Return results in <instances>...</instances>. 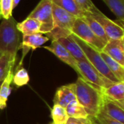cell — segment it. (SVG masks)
I'll use <instances>...</instances> for the list:
<instances>
[{
	"label": "cell",
	"instance_id": "603a6c76",
	"mask_svg": "<svg viewBox=\"0 0 124 124\" xmlns=\"http://www.w3.org/2000/svg\"><path fill=\"white\" fill-rule=\"evenodd\" d=\"M65 110L69 118H86L89 116L85 108L76 100L70 102L65 108Z\"/></svg>",
	"mask_w": 124,
	"mask_h": 124
},
{
	"label": "cell",
	"instance_id": "3957f363",
	"mask_svg": "<svg viewBox=\"0 0 124 124\" xmlns=\"http://www.w3.org/2000/svg\"><path fill=\"white\" fill-rule=\"evenodd\" d=\"M53 28L46 33V37L52 41H57L72 34V28L77 17L54 4H52Z\"/></svg>",
	"mask_w": 124,
	"mask_h": 124
},
{
	"label": "cell",
	"instance_id": "7c38bea8",
	"mask_svg": "<svg viewBox=\"0 0 124 124\" xmlns=\"http://www.w3.org/2000/svg\"><path fill=\"white\" fill-rule=\"evenodd\" d=\"M76 100V85L75 84H69L62 86L57 89L53 102L54 105H59L66 108L70 102Z\"/></svg>",
	"mask_w": 124,
	"mask_h": 124
},
{
	"label": "cell",
	"instance_id": "f1b7e54d",
	"mask_svg": "<svg viewBox=\"0 0 124 124\" xmlns=\"http://www.w3.org/2000/svg\"><path fill=\"white\" fill-rule=\"evenodd\" d=\"M65 124H92V121L90 116L86 118H69Z\"/></svg>",
	"mask_w": 124,
	"mask_h": 124
},
{
	"label": "cell",
	"instance_id": "ffe728a7",
	"mask_svg": "<svg viewBox=\"0 0 124 124\" xmlns=\"http://www.w3.org/2000/svg\"><path fill=\"white\" fill-rule=\"evenodd\" d=\"M103 1L117 17V20L114 21L124 28V0H103Z\"/></svg>",
	"mask_w": 124,
	"mask_h": 124
},
{
	"label": "cell",
	"instance_id": "83f0119b",
	"mask_svg": "<svg viewBox=\"0 0 124 124\" xmlns=\"http://www.w3.org/2000/svg\"><path fill=\"white\" fill-rule=\"evenodd\" d=\"M91 118L93 124H124L116 120L108 118L101 114H98L95 117H91Z\"/></svg>",
	"mask_w": 124,
	"mask_h": 124
},
{
	"label": "cell",
	"instance_id": "cb8c5ba5",
	"mask_svg": "<svg viewBox=\"0 0 124 124\" xmlns=\"http://www.w3.org/2000/svg\"><path fill=\"white\" fill-rule=\"evenodd\" d=\"M16 58L8 54H2L0 57V83L6 78L9 72L14 69Z\"/></svg>",
	"mask_w": 124,
	"mask_h": 124
},
{
	"label": "cell",
	"instance_id": "8992f818",
	"mask_svg": "<svg viewBox=\"0 0 124 124\" xmlns=\"http://www.w3.org/2000/svg\"><path fill=\"white\" fill-rule=\"evenodd\" d=\"M77 73H78L79 77L100 89H106L114 84V82L102 75L89 62H77Z\"/></svg>",
	"mask_w": 124,
	"mask_h": 124
},
{
	"label": "cell",
	"instance_id": "4316f807",
	"mask_svg": "<svg viewBox=\"0 0 124 124\" xmlns=\"http://www.w3.org/2000/svg\"><path fill=\"white\" fill-rule=\"evenodd\" d=\"M84 12H88L91 14L95 12L98 9L91 0H73Z\"/></svg>",
	"mask_w": 124,
	"mask_h": 124
},
{
	"label": "cell",
	"instance_id": "5bb4252c",
	"mask_svg": "<svg viewBox=\"0 0 124 124\" xmlns=\"http://www.w3.org/2000/svg\"><path fill=\"white\" fill-rule=\"evenodd\" d=\"M73 57V58L77 61H84L89 62L86 57L85 56L83 50L80 47V46L76 43V41L73 39L72 36H69L66 38H61L57 40Z\"/></svg>",
	"mask_w": 124,
	"mask_h": 124
},
{
	"label": "cell",
	"instance_id": "836d02e7",
	"mask_svg": "<svg viewBox=\"0 0 124 124\" xmlns=\"http://www.w3.org/2000/svg\"><path fill=\"white\" fill-rule=\"evenodd\" d=\"M92 124H93V123H92Z\"/></svg>",
	"mask_w": 124,
	"mask_h": 124
},
{
	"label": "cell",
	"instance_id": "8fae6325",
	"mask_svg": "<svg viewBox=\"0 0 124 124\" xmlns=\"http://www.w3.org/2000/svg\"><path fill=\"white\" fill-rule=\"evenodd\" d=\"M49 40L48 37L43 36V34L40 33L31 35H23V40L20 44V49L23 50V55L20 62H23L25 56L31 49L35 50L37 48L41 47Z\"/></svg>",
	"mask_w": 124,
	"mask_h": 124
},
{
	"label": "cell",
	"instance_id": "44dd1931",
	"mask_svg": "<svg viewBox=\"0 0 124 124\" xmlns=\"http://www.w3.org/2000/svg\"><path fill=\"white\" fill-rule=\"evenodd\" d=\"M82 19L85 21V23L89 25L90 29L97 36H98L100 39H101L106 43L109 41L102 25L89 14V12H85L84 16L82 17Z\"/></svg>",
	"mask_w": 124,
	"mask_h": 124
},
{
	"label": "cell",
	"instance_id": "4fadbf2b",
	"mask_svg": "<svg viewBox=\"0 0 124 124\" xmlns=\"http://www.w3.org/2000/svg\"><path fill=\"white\" fill-rule=\"evenodd\" d=\"M101 52L107 54L119 64L124 66V39L109 40Z\"/></svg>",
	"mask_w": 124,
	"mask_h": 124
},
{
	"label": "cell",
	"instance_id": "52a82bcc",
	"mask_svg": "<svg viewBox=\"0 0 124 124\" xmlns=\"http://www.w3.org/2000/svg\"><path fill=\"white\" fill-rule=\"evenodd\" d=\"M72 34L75 35L85 43L101 52L106 42L97 36L82 18H76L72 28Z\"/></svg>",
	"mask_w": 124,
	"mask_h": 124
},
{
	"label": "cell",
	"instance_id": "d6986e66",
	"mask_svg": "<svg viewBox=\"0 0 124 124\" xmlns=\"http://www.w3.org/2000/svg\"><path fill=\"white\" fill-rule=\"evenodd\" d=\"M52 3L74 15L77 18H82L84 16V11L73 0H52Z\"/></svg>",
	"mask_w": 124,
	"mask_h": 124
},
{
	"label": "cell",
	"instance_id": "7a4b0ae2",
	"mask_svg": "<svg viewBox=\"0 0 124 124\" xmlns=\"http://www.w3.org/2000/svg\"><path fill=\"white\" fill-rule=\"evenodd\" d=\"M17 23L12 16L8 19H3L0 24V52L15 58L21 44Z\"/></svg>",
	"mask_w": 124,
	"mask_h": 124
},
{
	"label": "cell",
	"instance_id": "2e32d148",
	"mask_svg": "<svg viewBox=\"0 0 124 124\" xmlns=\"http://www.w3.org/2000/svg\"><path fill=\"white\" fill-rule=\"evenodd\" d=\"M13 75L14 69L11 70L3 81H1L0 86V110H4L7 107V102L12 91L11 84L12 82Z\"/></svg>",
	"mask_w": 124,
	"mask_h": 124
},
{
	"label": "cell",
	"instance_id": "30bf717a",
	"mask_svg": "<svg viewBox=\"0 0 124 124\" xmlns=\"http://www.w3.org/2000/svg\"><path fill=\"white\" fill-rule=\"evenodd\" d=\"M44 48L53 53L62 62L71 67L76 73L78 72L77 61L60 42L57 41H52L49 46H44Z\"/></svg>",
	"mask_w": 124,
	"mask_h": 124
},
{
	"label": "cell",
	"instance_id": "9a60e30c",
	"mask_svg": "<svg viewBox=\"0 0 124 124\" xmlns=\"http://www.w3.org/2000/svg\"><path fill=\"white\" fill-rule=\"evenodd\" d=\"M103 95L124 107V82L114 83L106 89H101Z\"/></svg>",
	"mask_w": 124,
	"mask_h": 124
},
{
	"label": "cell",
	"instance_id": "ba28073f",
	"mask_svg": "<svg viewBox=\"0 0 124 124\" xmlns=\"http://www.w3.org/2000/svg\"><path fill=\"white\" fill-rule=\"evenodd\" d=\"M89 14L102 25L109 40L124 39V28L118 25L114 20L109 19L99 9L92 14Z\"/></svg>",
	"mask_w": 124,
	"mask_h": 124
},
{
	"label": "cell",
	"instance_id": "ac0fdd59",
	"mask_svg": "<svg viewBox=\"0 0 124 124\" xmlns=\"http://www.w3.org/2000/svg\"><path fill=\"white\" fill-rule=\"evenodd\" d=\"M100 55L108 65L110 72L115 76L118 81L124 82V66L119 64L103 52H100Z\"/></svg>",
	"mask_w": 124,
	"mask_h": 124
},
{
	"label": "cell",
	"instance_id": "7402d4cb",
	"mask_svg": "<svg viewBox=\"0 0 124 124\" xmlns=\"http://www.w3.org/2000/svg\"><path fill=\"white\" fill-rule=\"evenodd\" d=\"M14 72L12 82L17 87H21L28 84L30 81V77L27 70L23 67L22 62H19Z\"/></svg>",
	"mask_w": 124,
	"mask_h": 124
},
{
	"label": "cell",
	"instance_id": "1f68e13d",
	"mask_svg": "<svg viewBox=\"0 0 124 124\" xmlns=\"http://www.w3.org/2000/svg\"><path fill=\"white\" fill-rule=\"evenodd\" d=\"M1 83H0V86H1Z\"/></svg>",
	"mask_w": 124,
	"mask_h": 124
},
{
	"label": "cell",
	"instance_id": "4dcf8cb0",
	"mask_svg": "<svg viewBox=\"0 0 124 124\" xmlns=\"http://www.w3.org/2000/svg\"><path fill=\"white\" fill-rule=\"evenodd\" d=\"M2 54H2V53H1V52H0V57H1V56H2Z\"/></svg>",
	"mask_w": 124,
	"mask_h": 124
},
{
	"label": "cell",
	"instance_id": "5b68a950",
	"mask_svg": "<svg viewBox=\"0 0 124 124\" xmlns=\"http://www.w3.org/2000/svg\"><path fill=\"white\" fill-rule=\"evenodd\" d=\"M52 1L41 0L28 17L37 20L41 23V33L46 34L53 28Z\"/></svg>",
	"mask_w": 124,
	"mask_h": 124
},
{
	"label": "cell",
	"instance_id": "277c9868",
	"mask_svg": "<svg viewBox=\"0 0 124 124\" xmlns=\"http://www.w3.org/2000/svg\"><path fill=\"white\" fill-rule=\"evenodd\" d=\"M73 39L76 41V43L80 46L81 49L83 50L85 56L86 57L89 62L102 75L112 81L114 83L118 82V79L115 77V76L110 72L108 65L105 62L102 56L100 55V52L97 50L95 48L89 45L88 44L83 41L81 39L78 38L73 34H71Z\"/></svg>",
	"mask_w": 124,
	"mask_h": 124
},
{
	"label": "cell",
	"instance_id": "6da1fadb",
	"mask_svg": "<svg viewBox=\"0 0 124 124\" xmlns=\"http://www.w3.org/2000/svg\"><path fill=\"white\" fill-rule=\"evenodd\" d=\"M75 85L76 100L85 108L89 116H97L102 101V89L86 81L81 77L78 78Z\"/></svg>",
	"mask_w": 124,
	"mask_h": 124
},
{
	"label": "cell",
	"instance_id": "484cf974",
	"mask_svg": "<svg viewBox=\"0 0 124 124\" xmlns=\"http://www.w3.org/2000/svg\"><path fill=\"white\" fill-rule=\"evenodd\" d=\"M12 10L13 0H0V20L12 17Z\"/></svg>",
	"mask_w": 124,
	"mask_h": 124
},
{
	"label": "cell",
	"instance_id": "f546056e",
	"mask_svg": "<svg viewBox=\"0 0 124 124\" xmlns=\"http://www.w3.org/2000/svg\"><path fill=\"white\" fill-rule=\"evenodd\" d=\"M20 0H13V9L19 4Z\"/></svg>",
	"mask_w": 124,
	"mask_h": 124
},
{
	"label": "cell",
	"instance_id": "d4e9b609",
	"mask_svg": "<svg viewBox=\"0 0 124 124\" xmlns=\"http://www.w3.org/2000/svg\"><path fill=\"white\" fill-rule=\"evenodd\" d=\"M51 118L53 124H65L69 117L65 108L59 105H54L51 110Z\"/></svg>",
	"mask_w": 124,
	"mask_h": 124
},
{
	"label": "cell",
	"instance_id": "9c48e42d",
	"mask_svg": "<svg viewBox=\"0 0 124 124\" xmlns=\"http://www.w3.org/2000/svg\"><path fill=\"white\" fill-rule=\"evenodd\" d=\"M98 114L124 124V107L105 95L102 96V101Z\"/></svg>",
	"mask_w": 124,
	"mask_h": 124
},
{
	"label": "cell",
	"instance_id": "e0dca14e",
	"mask_svg": "<svg viewBox=\"0 0 124 124\" xmlns=\"http://www.w3.org/2000/svg\"><path fill=\"white\" fill-rule=\"evenodd\" d=\"M16 27L19 32L23 33V35L41 33V23L34 18L27 17L23 22L17 23Z\"/></svg>",
	"mask_w": 124,
	"mask_h": 124
},
{
	"label": "cell",
	"instance_id": "d6a6232c",
	"mask_svg": "<svg viewBox=\"0 0 124 124\" xmlns=\"http://www.w3.org/2000/svg\"><path fill=\"white\" fill-rule=\"evenodd\" d=\"M52 124V123H51V124Z\"/></svg>",
	"mask_w": 124,
	"mask_h": 124
}]
</instances>
